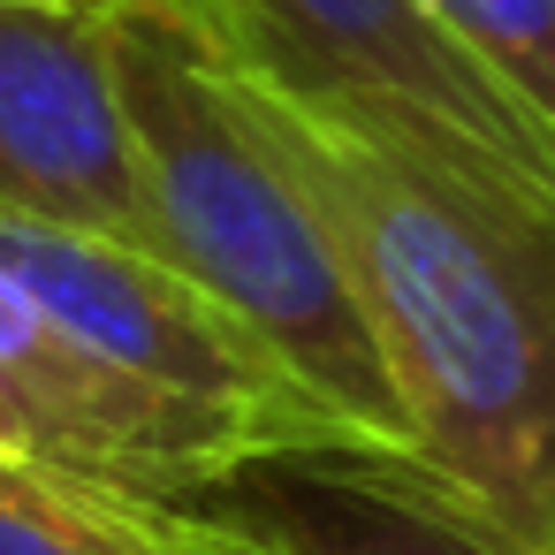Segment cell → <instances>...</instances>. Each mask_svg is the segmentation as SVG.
Returning <instances> with one entry per match:
<instances>
[{
	"instance_id": "obj_3",
	"label": "cell",
	"mask_w": 555,
	"mask_h": 555,
	"mask_svg": "<svg viewBox=\"0 0 555 555\" xmlns=\"http://www.w3.org/2000/svg\"><path fill=\"white\" fill-rule=\"evenodd\" d=\"M0 267H9L77 343L115 358L122 373L168 388L176 403L236 426L259 464L297 456V464H343L373 472L365 434L327 411L221 297H206L176 259L122 244V236H85L54 221L0 214Z\"/></svg>"
},
{
	"instance_id": "obj_7",
	"label": "cell",
	"mask_w": 555,
	"mask_h": 555,
	"mask_svg": "<svg viewBox=\"0 0 555 555\" xmlns=\"http://www.w3.org/2000/svg\"><path fill=\"white\" fill-rule=\"evenodd\" d=\"M0 555H297L274 532L206 517L100 472L0 449Z\"/></svg>"
},
{
	"instance_id": "obj_1",
	"label": "cell",
	"mask_w": 555,
	"mask_h": 555,
	"mask_svg": "<svg viewBox=\"0 0 555 555\" xmlns=\"http://www.w3.org/2000/svg\"><path fill=\"white\" fill-rule=\"evenodd\" d=\"M221 69L327 214L403 396L411 464L365 494L464 555H555V221L343 100Z\"/></svg>"
},
{
	"instance_id": "obj_6",
	"label": "cell",
	"mask_w": 555,
	"mask_h": 555,
	"mask_svg": "<svg viewBox=\"0 0 555 555\" xmlns=\"http://www.w3.org/2000/svg\"><path fill=\"white\" fill-rule=\"evenodd\" d=\"M0 403L16 411V426L31 434L47 464L100 472L176 502L259 464V449L236 426L176 403L168 388L77 343L9 267H0Z\"/></svg>"
},
{
	"instance_id": "obj_4",
	"label": "cell",
	"mask_w": 555,
	"mask_h": 555,
	"mask_svg": "<svg viewBox=\"0 0 555 555\" xmlns=\"http://www.w3.org/2000/svg\"><path fill=\"white\" fill-rule=\"evenodd\" d=\"M244 69L343 100L472 183L555 221V130H540L426 0H176Z\"/></svg>"
},
{
	"instance_id": "obj_8",
	"label": "cell",
	"mask_w": 555,
	"mask_h": 555,
	"mask_svg": "<svg viewBox=\"0 0 555 555\" xmlns=\"http://www.w3.org/2000/svg\"><path fill=\"white\" fill-rule=\"evenodd\" d=\"M426 16L540 130H555V0H426Z\"/></svg>"
},
{
	"instance_id": "obj_9",
	"label": "cell",
	"mask_w": 555,
	"mask_h": 555,
	"mask_svg": "<svg viewBox=\"0 0 555 555\" xmlns=\"http://www.w3.org/2000/svg\"><path fill=\"white\" fill-rule=\"evenodd\" d=\"M0 449H9V456H39V449H31V434L16 426V411H9V403H0Z\"/></svg>"
},
{
	"instance_id": "obj_2",
	"label": "cell",
	"mask_w": 555,
	"mask_h": 555,
	"mask_svg": "<svg viewBox=\"0 0 555 555\" xmlns=\"http://www.w3.org/2000/svg\"><path fill=\"white\" fill-rule=\"evenodd\" d=\"M107 16L145 168L153 251L176 259L206 297H221L327 411L365 434L373 472H358V487L396 479L411 464V418L327 214L251 122L221 54L176 0H107Z\"/></svg>"
},
{
	"instance_id": "obj_5",
	"label": "cell",
	"mask_w": 555,
	"mask_h": 555,
	"mask_svg": "<svg viewBox=\"0 0 555 555\" xmlns=\"http://www.w3.org/2000/svg\"><path fill=\"white\" fill-rule=\"evenodd\" d=\"M0 214L153 251L107 0H0Z\"/></svg>"
}]
</instances>
